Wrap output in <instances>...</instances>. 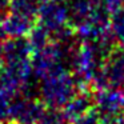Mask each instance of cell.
Returning <instances> with one entry per match:
<instances>
[{"label": "cell", "mask_w": 124, "mask_h": 124, "mask_svg": "<svg viewBox=\"0 0 124 124\" xmlns=\"http://www.w3.org/2000/svg\"><path fill=\"white\" fill-rule=\"evenodd\" d=\"M79 84L75 76L68 71H63L54 76L41 80L40 91L41 101L51 108L62 109L67 101L78 92Z\"/></svg>", "instance_id": "obj_1"}, {"label": "cell", "mask_w": 124, "mask_h": 124, "mask_svg": "<svg viewBox=\"0 0 124 124\" xmlns=\"http://www.w3.org/2000/svg\"><path fill=\"white\" fill-rule=\"evenodd\" d=\"M49 33L51 32H49L44 25H41L40 23L36 24V25L35 24L32 25V28L30 30V32L27 33L25 38H27V40H28V43H30V46H31V48H32L33 52L44 48V47L52 40Z\"/></svg>", "instance_id": "obj_10"}, {"label": "cell", "mask_w": 124, "mask_h": 124, "mask_svg": "<svg viewBox=\"0 0 124 124\" xmlns=\"http://www.w3.org/2000/svg\"><path fill=\"white\" fill-rule=\"evenodd\" d=\"M124 0H103V6L108 9L109 14H112L113 11L119 9L121 6H124Z\"/></svg>", "instance_id": "obj_15"}, {"label": "cell", "mask_w": 124, "mask_h": 124, "mask_svg": "<svg viewBox=\"0 0 124 124\" xmlns=\"http://www.w3.org/2000/svg\"><path fill=\"white\" fill-rule=\"evenodd\" d=\"M3 65V55H1V44H0V67Z\"/></svg>", "instance_id": "obj_17"}, {"label": "cell", "mask_w": 124, "mask_h": 124, "mask_svg": "<svg viewBox=\"0 0 124 124\" xmlns=\"http://www.w3.org/2000/svg\"><path fill=\"white\" fill-rule=\"evenodd\" d=\"M36 124H68V121L65 120L62 109L46 107L44 112L41 113Z\"/></svg>", "instance_id": "obj_13"}, {"label": "cell", "mask_w": 124, "mask_h": 124, "mask_svg": "<svg viewBox=\"0 0 124 124\" xmlns=\"http://www.w3.org/2000/svg\"><path fill=\"white\" fill-rule=\"evenodd\" d=\"M3 27L6 30L7 36L9 38H24L30 30L32 28L35 20L28 19L25 16H22L19 14L8 11L3 15Z\"/></svg>", "instance_id": "obj_8"}, {"label": "cell", "mask_w": 124, "mask_h": 124, "mask_svg": "<svg viewBox=\"0 0 124 124\" xmlns=\"http://www.w3.org/2000/svg\"><path fill=\"white\" fill-rule=\"evenodd\" d=\"M36 19L49 32H55L68 23V7L56 0L40 3Z\"/></svg>", "instance_id": "obj_4"}, {"label": "cell", "mask_w": 124, "mask_h": 124, "mask_svg": "<svg viewBox=\"0 0 124 124\" xmlns=\"http://www.w3.org/2000/svg\"><path fill=\"white\" fill-rule=\"evenodd\" d=\"M9 6H11V0H0V15L7 14L9 11Z\"/></svg>", "instance_id": "obj_16"}, {"label": "cell", "mask_w": 124, "mask_h": 124, "mask_svg": "<svg viewBox=\"0 0 124 124\" xmlns=\"http://www.w3.org/2000/svg\"><path fill=\"white\" fill-rule=\"evenodd\" d=\"M92 107H95L93 92L89 87H85V88L83 87V88H79L78 92L68 100L67 104L62 108V112L68 124H72L80 116L88 112Z\"/></svg>", "instance_id": "obj_6"}, {"label": "cell", "mask_w": 124, "mask_h": 124, "mask_svg": "<svg viewBox=\"0 0 124 124\" xmlns=\"http://www.w3.org/2000/svg\"><path fill=\"white\" fill-rule=\"evenodd\" d=\"M39 6H40V3L38 0H11L9 11L25 16L28 19L36 20Z\"/></svg>", "instance_id": "obj_11"}, {"label": "cell", "mask_w": 124, "mask_h": 124, "mask_svg": "<svg viewBox=\"0 0 124 124\" xmlns=\"http://www.w3.org/2000/svg\"><path fill=\"white\" fill-rule=\"evenodd\" d=\"M39 3H44V1H48V0H38ZM56 1H63V0H56Z\"/></svg>", "instance_id": "obj_18"}, {"label": "cell", "mask_w": 124, "mask_h": 124, "mask_svg": "<svg viewBox=\"0 0 124 124\" xmlns=\"http://www.w3.org/2000/svg\"><path fill=\"white\" fill-rule=\"evenodd\" d=\"M95 108L100 116L120 117L124 108V89L107 88L95 91Z\"/></svg>", "instance_id": "obj_5"}, {"label": "cell", "mask_w": 124, "mask_h": 124, "mask_svg": "<svg viewBox=\"0 0 124 124\" xmlns=\"http://www.w3.org/2000/svg\"><path fill=\"white\" fill-rule=\"evenodd\" d=\"M108 88L124 89V47H113L101 65Z\"/></svg>", "instance_id": "obj_3"}, {"label": "cell", "mask_w": 124, "mask_h": 124, "mask_svg": "<svg viewBox=\"0 0 124 124\" xmlns=\"http://www.w3.org/2000/svg\"><path fill=\"white\" fill-rule=\"evenodd\" d=\"M32 52L33 51L25 36L24 38H9L4 43H1L3 63L28 60L32 56Z\"/></svg>", "instance_id": "obj_7"}, {"label": "cell", "mask_w": 124, "mask_h": 124, "mask_svg": "<svg viewBox=\"0 0 124 124\" xmlns=\"http://www.w3.org/2000/svg\"><path fill=\"white\" fill-rule=\"evenodd\" d=\"M65 46L59 41H49L44 48L35 51L31 56L32 71L39 79H47L65 71Z\"/></svg>", "instance_id": "obj_2"}, {"label": "cell", "mask_w": 124, "mask_h": 124, "mask_svg": "<svg viewBox=\"0 0 124 124\" xmlns=\"http://www.w3.org/2000/svg\"><path fill=\"white\" fill-rule=\"evenodd\" d=\"M109 27L115 36V40L121 47H124V6L111 14Z\"/></svg>", "instance_id": "obj_12"}, {"label": "cell", "mask_w": 124, "mask_h": 124, "mask_svg": "<svg viewBox=\"0 0 124 124\" xmlns=\"http://www.w3.org/2000/svg\"><path fill=\"white\" fill-rule=\"evenodd\" d=\"M93 4L92 0H72L68 7V24L73 28L83 24L91 15Z\"/></svg>", "instance_id": "obj_9"}, {"label": "cell", "mask_w": 124, "mask_h": 124, "mask_svg": "<svg viewBox=\"0 0 124 124\" xmlns=\"http://www.w3.org/2000/svg\"><path fill=\"white\" fill-rule=\"evenodd\" d=\"M100 123V113L95 107H92L88 112H85L83 116L75 120L72 124H99Z\"/></svg>", "instance_id": "obj_14"}]
</instances>
